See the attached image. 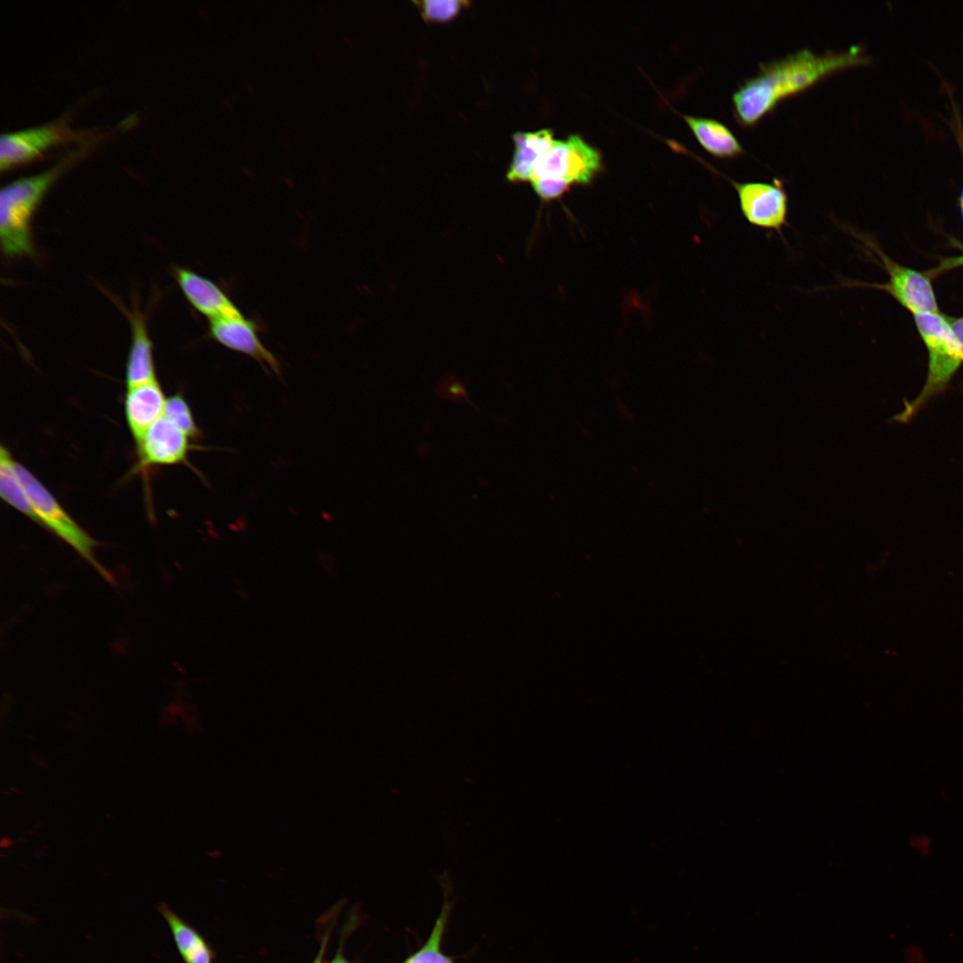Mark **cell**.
<instances>
[{"label": "cell", "mask_w": 963, "mask_h": 963, "mask_svg": "<svg viewBox=\"0 0 963 963\" xmlns=\"http://www.w3.org/2000/svg\"><path fill=\"white\" fill-rule=\"evenodd\" d=\"M866 62L862 49L816 54L803 48L785 57L762 62L758 72L743 80L732 95L733 112L741 125L750 127L784 99L799 94L834 73Z\"/></svg>", "instance_id": "6da1fadb"}, {"label": "cell", "mask_w": 963, "mask_h": 963, "mask_svg": "<svg viewBox=\"0 0 963 963\" xmlns=\"http://www.w3.org/2000/svg\"><path fill=\"white\" fill-rule=\"evenodd\" d=\"M93 144L94 140L79 145L48 169L15 179L2 187L0 239L5 255L21 257L34 253L30 226L33 214L54 181Z\"/></svg>", "instance_id": "7a4b0ae2"}, {"label": "cell", "mask_w": 963, "mask_h": 963, "mask_svg": "<svg viewBox=\"0 0 963 963\" xmlns=\"http://www.w3.org/2000/svg\"><path fill=\"white\" fill-rule=\"evenodd\" d=\"M915 321L929 354L926 381L918 396L905 403L894 420L910 419L933 397L943 391L963 362L959 345L946 318L937 313H917Z\"/></svg>", "instance_id": "3957f363"}, {"label": "cell", "mask_w": 963, "mask_h": 963, "mask_svg": "<svg viewBox=\"0 0 963 963\" xmlns=\"http://www.w3.org/2000/svg\"><path fill=\"white\" fill-rule=\"evenodd\" d=\"M14 470L23 486L41 526L48 529L72 547L108 580V572L95 560L94 548L96 541L88 535L65 511L45 485L24 465L14 460Z\"/></svg>", "instance_id": "277c9868"}, {"label": "cell", "mask_w": 963, "mask_h": 963, "mask_svg": "<svg viewBox=\"0 0 963 963\" xmlns=\"http://www.w3.org/2000/svg\"><path fill=\"white\" fill-rule=\"evenodd\" d=\"M600 152L580 135L555 139L532 167V179L561 178L572 184H589L601 169Z\"/></svg>", "instance_id": "5b68a950"}, {"label": "cell", "mask_w": 963, "mask_h": 963, "mask_svg": "<svg viewBox=\"0 0 963 963\" xmlns=\"http://www.w3.org/2000/svg\"><path fill=\"white\" fill-rule=\"evenodd\" d=\"M859 238L868 247L873 250L881 259L884 267L889 274V281L885 284H868L849 279H843L835 288H850L860 286H871L883 289L893 295L902 306L909 309L914 314L936 313L938 311L935 297L929 280L915 270L898 265L884 254L879 248L869 239H865L855 230L844 227Z\"/></svg>", "instance_id": "8992f818"}, {"label": "cell", "mask_w": 963, "mask_h": 963, "mask_svg": "<svg viewBox=\"0 0 963 963\" xmlns=\"http://www.w3.org/2000/svg\"><path fill=\"white\" fill-rule=\"evenodd\" d=\"M735 188L742 215L753 226L783 236L788 226V195L783 182H738L728 179Z\"/></svg>", "instance_id": "52a82bcc"}, {"label": "cell", "mask_w": 963, "mask_h": 963, "mask_svg": "<svg viewBox=\"0 0 963 963\" xmlns=\"http://www.w3.org/2000/svg\"><path fill=\"white\" fill-rule=\"evenodd\" d=\"M88 131H74L65 118L44 125L2 133L0 136V169L29 160L51 146L70 141L85 140Z\"/></svg>", "instance_id": "ba28073f"}, {"label": "cell", "mask_w": 963, "mask_h": 963, "mask_svg": "<svg viewBox=\"0 0 963 963\" xmlns=\"http://www.w3.org/2000/svg\"><path fill=\"white\" fill-rule=\"evenodd\" d=\"M191 439L165 416L156 420L136 445L137 470L152 466L189 465L188 454L194 448Z\"/></svg>", "instance_id": "9c48e42d"}, {"label": "cell", "mask_w": 963, "mask_h": 963, "mask_svg": "<svg viewBox=\"0 0 963 963\" xmlns=\"http://www.w3.org/2000/svg\"><path fill=\"white\" fill-rule=\"evenodd\" d=\"M210 337L222 346L249 356L265 370L281 376V365L276 357L263 344L256 324L242 312L209 320Z\"/></svg>", "instance_id": "30bf717a"}, {"label": "cell", "mask_w": 963, "mask_h": 963, "mask_svg": "<svg viewBox=\"0 0 963 963\" xmlns=\"http://www.w3.org/2000/svg\"><path fill=\"white\" fill-rule=\"evenodd\" d=\"M174 277L187 301L209 320L240 313L229 296L211 280L177 267Z\"/></svg>", "instance_id": "8fae6325"}, {"label": "cell", "mask_w": 963, "mask_h": 963, "mask_svg": "<svg viewBox=\"0 0 963 963\" xmlns=\"http://www.w3.org/2000/svg\"><path fill=\"white\" fill-rule=\"evenodd\" d=\"M166 399L158 380L127 389L125 416L136 445L149 427L163 416Z\"/></svg>", "instance_id": "7c38bea8"}, {"label": "cell", "mask_w": 963, "mask_h": 963, "mask_svg": "<svg viewBox=\"0 0 963 963\" xmlns=\"http://www.w3.org/2000/svg\"><path fill=\"white\" fill-rule=\"evenodd\" d=\"M131 326V344L126 365L127 389L157 381L152 353V342L149 336L144 316L128 312Z\"/></svg>", "instance_id": "4fadbf2b"}, {"label": "cell", "mask_w": 963, "mask_h": 963, "mask_svg": "<svg viewBox=\"0 0 963 963\" xmlns=\"http://www.w3.org/2000/svg\"><path fill=\"white\" fill-rule=\"evenodd\" d=\"M700 144L718 158H734L744 148L733 132L722 122L706 117L683 116Z\"/></svg>", "instance_id": "5bb4252c"}, {"label": "cell", "mask_w": 963, "mask_h": 963, "mask_svg": "<svg viewBox=\"0 0 963 963\" xmlns=\"http://www.w3.org/2000/svg\"><path fill=\"white\" fill-rule=\"evenodd\" d=\"M158 910L166 921L185 963L212 962V951L209 944L193 926L164 902L159 904Z\"/></svg>", "instance_id": "9a60e30c"}, {"label": "cell", "mask_w": 963, "mask_h": 963, "mask_svg": "<svg viewBox=\"0 0 963 963\" xmlns=\"http://www.w3.org/2000/svg\"><path fill=\"white\" fill-rule=\"evenodd\" d=\"M14 459L4 445L0 447V496L8 505L41 525L13 466Z\"/></svg>", "instance_id": "2e32d148"}, {"label": "cell", "mask_w": 963, "mask_h": 963, "mask_svg": "<svg viewBox=\"0 0 963 963\" xmlns=\"http://www.w3.org/2000/svg\"><path fill=\"white\" fill-rule=\"evenodd\" d=\"M163 416L174 423L191 440H200L202 432L197 425L192 409L185 397L177 392L167 398Z\"/></svg>", "instance_id": "e0dca14e"}, {"label": "cell", "mask_w": 963, "mask_h": 963, "mask_svg": "<svg viewBox=\"0 0 963 963\" xmlns=\"http://www.w3.org/2000/svg\"><path fill=\"white\" fill-rule=\"evenodd\" d=\"M448 908L445 905L425 944L404 963H453L440 950V942L448 918Z\"/></svg>", "instance_id": "ac0fdd59"}, {"label": "cell", "mask_w": 963, "mask_h": 963, "mask_svg": "<svg viewBox=\"0 0 963 963\" xmlns=\"http://www.w3.org/2000/svg\"><path fill=\"white\" fill-rule=\"evenodd\" d=\"M514 153L506 173L510 182H525L532 179V167L539 155L523 142L522 132L513 136Z\"/></svg>", "instance_id": "d6986e66"}, {"label": "cell", "mask_w": 963, "mask_h": 963, "mask_svg": "<svg viewBox=\"0 0 963 963\" xmlns=\"http://www.w3.org/2000/svg\"><path fill=\"white\" fill-rule=\"evenodd\" d=\"M422 17L428 22H447L453 20L465 5L470 3L461 0H424L416 1Z\"/></svg>", "instance_id": "ffe728a7"}, {"label": "cell", "mask_w": 963, "mask_h": 963, "mask_svg": "<svg viewBox=\"0 0 963 963\" xmlns=\"http://www.w3.org/2000/svg\"><path fill=\"white\" fill-rule=\"evenodd\" d=\"M535 193L543 201H551L560 197L569 190L571 184L564 179L543 177L531 181Z\"/></svg>", "instance_id": "44dd1931"}, {"label": "cell", "mask_w": 963, "mask_h": 963, "mask_svg": "<svg viewBox=\"0 0 963 963\" xmlns=\"http://www.w3.org/2000/svg\"><path fill=\"white\" fill-rule=\"evenodd\" d=\"M439 397L454 401L468 400L465 386L454 376L449 375L441 380L436 388Z\"/></svg>", "instance_id": "7402d4cb"}, {"label": "cell", "mask_w": 963, "mask_h": 963, "mask_svg": "<svg viewBox=\"0 0 963 963\" xmlns=\"http://www.w3.org/2000/svg\"><path fill=\"white\" fill-rule=\"evenodd\" d=\"M949 324L959 345L963 357V317L957 319H949Z\"/></svg>", "instance_id": "603a6c76"}, {"label": "cell", "mask_w": 963, "mask_h": 963, "mask_svg": "<svg viewBox=\"0 0 963 963\" xmlns=\"http://www.w3.org/2000/svg\"><path fill=\"white\" fill-rule=\"evenodd\" d=\"M326 944H327V935H325L323 940H322L319 951H318L317 955L316 956V958H315V959H314V961L312 963H322L323 962Z\"/></svg>", "instance_id": "cb8c5ba5"}, {"label": "cell", "mask_w": 963, "mask_h": 963, "mask_svg": "<svg viewBox=\"0 0 963 963\" xmlns=\"http://www.w3.org/2000/svg\"><path fill=\"white\" fill-rule=\"evenodd\" d=\"M330 963H350V962H348L347 959L341 953V951H339L334 956V958L330 961Z\"/></svg>", "instance_id": "d4e9b609"}, {"label": "cell", "mask_w": 963, "mask_h": 963, "mask_svg": "<svg viewBox=\"0 0 963 963\" xmlns=\"http://www.w3.org/2000/svg\"><path fill=\"white\" fill-rule=\"evenodd\" d=\"M963 264V255L957 259H954L950 265L956 266Z\"/></svg>", "instance_id": "484cf974"}, {"label": "cell", "mask_w": 963, "mask_h": 963, "mask_svg": "<svg viewBox=\"0 0 963 963\" xmlns=\"http://www.w3.org/2000/svg\"><path fill=\"white\" fill-rule=\"evenodd\" d=\"M961 209H962V213H963V192H962V196H961Z\"/></svg>", "instance_id": "4316f807"}]
</instances>
